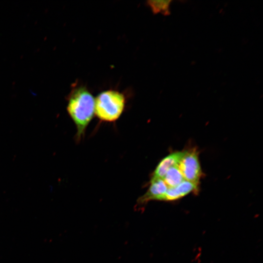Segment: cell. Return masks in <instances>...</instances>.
<instances>
[{"instance_id":"1","label":"cell","mask_w":263,"mask_h":263,"mask_svg":"<svg viewBox=\"0 0 263 263\" xmlns=\"http://www.w3.org/2000/svg\"><path fill=\"white\" fill-rule=\"evenodd\" d=\"M67 110L76 127L77 140H80L95 113V99L85 88H77L69 98Z\"/></svg>"},{"instance_id":"2","label":"cell","mask_w":263,"mask_h":263,"mask_svg":"<svg viewBox=\"0 0 263 263\" xmlns=\"http://www.w3.org/2000/svg\"><path fill=\"white\" fill-rule=\"evenodd\" d=\"M125 102L122 94L113 90L104 91L95 99V114L103 121H114L122 114Z\"/></svg>"},{"instance_id":"3","label":"cell","mask_w":263,"mask_h":263,"mask_svg":"<svg viewBox=\"0 0 263 263\" xmlns=\"http://www.w3.org/2000/svg\"><path fill=\"white\" fill-rule=\"evenodd\" d=\"M178 166L185 180L198 185L202 170L195 149L185 150Z\"/></svg>"},{"instance_id":"4","label":"cell","mask_w":263,"mask_h":263,"mask_svg":"<svg viewBox=\"0 0 263 263\" xmlns=\"http://www.w3.org/2000/svg\"><path fill=\"white\" fill-rule=\"evenodd\" d=\"M168 187L162 179H151L147 191L138 199V203L142 204L151 200L163 201Z\"/></svg>"},{"instance_id":"5","label":"cell","mask_w":263,"mask_h":263,"mask_svg":"<svg viewBox=\"0 0 263 263\" xmlns=\"http://www.w3.org/2000/svg\"><path fill=\"white\" fill-rule=\"evenodd\" d=\"M185 151H175L163 158L156 167L152 179H162L171 168L178 166Z\"/></svg>"},{"instance_id":"6","label":"cell","mask_w":263,"mask_h":263,"mask_svg":"<svg viewBox=\"0 0 263 263\" xmlns=\"http://www.w3.org/2000/svg\"><path fill=\"white\" fill-rule=\"evenodd\" d=\"M197 184L184 180L177 186L168 188L163 201H171L180 199L189 193L196 191Z\"/></svg>"},{"instance_id":"7","label":"cell","mask_w":263,"mask_h":263,"mask_svg":"<svg viewBox=\"0 0 263 263\" xmlns=\"http://www.w3.org/2000/svg\"><path fill=\"white\" fill-rule=\"evenodd\" d=\"M163 180L168 188L175 187L185 180L178 166L169 169Z\"/></svg>"},{"instance_id":"8","label":"cell","mask_w":263,"mask_h":263,"mask_svg":"<svg viewBox=\"0 0 263 263\" xmlns=\"http://www.w3.org/2000/svg\"><path fill=\"white\" fill-rule=\"evenodd\" d=\"M171 0L150 1V5L154 13H161L165 15L169 14Z\"/></svg>"}]
</instances>
